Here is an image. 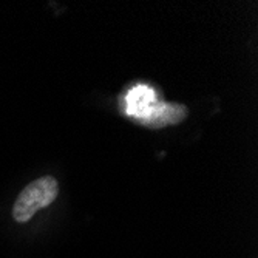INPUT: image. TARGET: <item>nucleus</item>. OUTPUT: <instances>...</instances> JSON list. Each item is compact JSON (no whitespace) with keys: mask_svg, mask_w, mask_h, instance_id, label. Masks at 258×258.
Listing matches in <instances>:
<instances>
[{"mask_svg":"<svg viewBox=\"0 0 258 258\" xmlns=\"http://www.w3.org/2000/svg\"><path fill=\"white\" fill-rule=\"evenodd\" d=\"M59 194V184L53 176H42L30 182L17 197L13 207V218L17 223L30 221L39 210L51 206Z\"/></svg>","mask_w":258,"mask_h":258,"instance_id":"f257e3e1","label":"nucleus"},{"mask_svg":"<svg viewBox=\"0 0 258 258\" xmlns=\"http://www.w3.org/2000/svg\"><path fill=\"white\" fill-rule=\"evenodd\" d=\"M153 93L147 87H138L132 90L128 98V113L132 114H143L149 101H152Z\"/></svg>","mask_w":258,"mask_h":258,"instance_id":"f03ea898","label":"nucleus"}]
</instances>
